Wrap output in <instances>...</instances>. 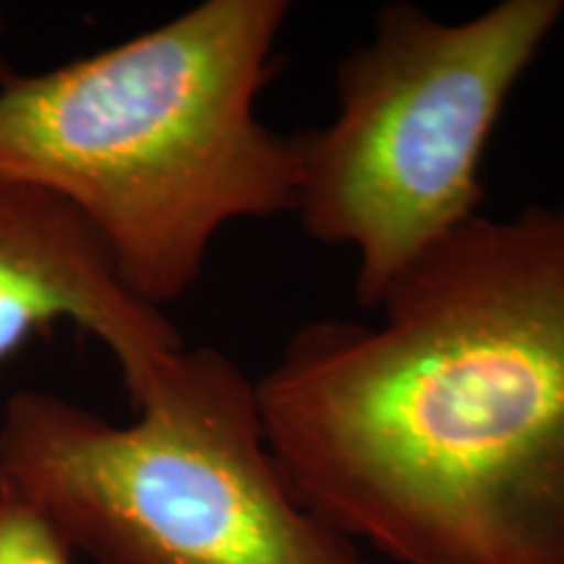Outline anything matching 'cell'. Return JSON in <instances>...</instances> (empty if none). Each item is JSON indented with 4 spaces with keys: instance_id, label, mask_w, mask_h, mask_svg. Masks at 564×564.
<instances>
[{
    "instance_id": "obj_1",
    "label": "cell",
    "mask_w": 564,
    "mask_h": 564,
    "mask_svg": "<svg viewBox=\"0 0 564 564\" xmlns=\"http://www.w3.org/2000/svg\"><path fill=\"white\" fill-rule=\"evenodd\" d=\"M257 384L308 510L394 564H564V207L476 215Z\"/></svg>"
},
{
    "instance_id": "obj_2",
    "label": "cell",
    "mask_w": 564,
    "mask_h": 564,
    "mask_svg": "<svg viewBox=\"0 0 564 564\" xmlns=\"http://www.w3.org/2000/svg\"><path fill=\"white\" fill-rule=\"evenodd\" d=\"M285 0H204L47 70L0 61V178L70 204L123 285L165 312L238 220L291 215V137L257 102Z\"/></svg>"
},
{
    "instance_id": "obj_3",
    "label": "cell",
    "mask_w": 564,
    "mask_h": 564,
    "mask_svg": "<svg viewBox=\"0 0 564 564\" xmlns=\"http://www.w3.org/2000/svg\"><path fill=\"white\" fill-rule=\"evenodd\" d=\"M112 423L61 394L13 392L0 489L37 505L97 564H371L308 510L274 460L257 384L215 348H181Z\"/></svg>"
},
{
    "instance_id": "obj_4",
    "label": "cell",
    "mask_w": 564,
    "mask_h": 564,
    "mask_svg": "<svg viewBox=\"0 0 564 564\" xmlns=\"http://www.w3.org/2000/svg\"><path fill=\"white\" fill-rule=\"evenodd\" d=\"M564 19V0H502L442 21L398 0L335 70V116L291 137L303 230L356 257V301L387 288L481 215V162L512 89Z\"/></svg>"
},
{
    "instance_id": "obj_5",
    "label": "cell",
    "mask_w": 564,
    "mask_h": 564,
    "mask_svg": "<svg viewBox=\"0 0 564 564\" xmlns=\"http://www.w3.org/2000/svg\"><path fill=\"white\" fill-rule=\"evenodd\" d=\"M58 324L108 348L131 405L186 348L167 314L123 285L79 212L30 183L0 178V361Z\"/></svg>"
},
{
    "instance_id": "obj_6",
    "label": "cell",
    "mask_w": 564,
    "mask_h": 564,
    "mask_svg": "<svg viewBox=\"0 0 564 564\" xmlns=\"http://www.w3.org/2000/svg\"><path fill=\"white\" fill-rule=\"evenodd\" d=\"M70 544L55 523L9 489H0V564H74Z\"/></svg>"
}]
</instances>
